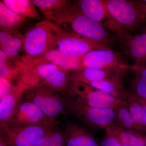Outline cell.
<instances>
[{"instance_id":"6da1fadb","label":"cell","mask_w":146,"mask_h":146,"mask_svg":"<svg viewBox=\"0 0 146 146\" xmlns=\"http://www.w3.org/2000/svg\"><path fill=\"white\" fill-rule=\"evenodd\" d=\"M42 13L45 20L52 21L64 28L106 48L112 49L118 44L114 35L102 25L85 16L76 1H69L57 10Z\"/></svg>"},{"instance_id":"7a4b0ae2","label":"cell","mask_w":146,"mask_h":146,"mask_svg":"<svg viewBox=\"0 0 146 146\" xmlns=\"http://www.w3.org/2000/svg\"><path fill=\"white\" fill-rule=\"evenodd\" d=\"M23 98L33 103L45 115L53 121L69 114V104L66 96L43 85L26 89Z\"/></svg>"},{"instance_id":"3957f363","label":"cell","mask_w":146,"mask_h":146,"mask_svg":"<svg viewBox=\"0 0 146 146\" xmlns=\"http://www.w3.org/2000/svg\"><path fill=\"white\" fill-rule=\"evenodd\" d=\"M108 15L116 23L131 33L142 32L146 19L134 1L102 0Z\"/></svg>"},{"instance_id":"277c9868","label":"cell","mask_w":146,"mask_h":146,"mask_svg":"<svg viewBox=\"0 0 146 146\" xmlns=\"http://www.w3.org/2000/svg\"><path fill=\"white\" fill-rule=\"evenodd\" d=\"M23 50L26 55L36 56L57 49L54 30L47 20L38 22L24 34Z\"/></svg>"},{"instance_id":"5b68a950","label":"cell","mask_w":146,"mask_h":146,"mask_svg":"<svg viewBox=\"0 0 146 146\" xmlns=\"http://www.w3.org/2000/svg\"><path fill=\"white\" fill-rule=\"evenodd\" d=\"M81 104L96 108L116 110L127 104L103 91L90 85L78 82H71L67 96Z\"/></svg>"},{"instance_id":"8992f818","label":"cell","mask_w":146,"mask_h":146,"mask_svg":"<svg viewBox=\"0 0 146 146\" xmlns=\"http://www.w3.org/2000/svg\"><path fill=\"white\" fill-rule=\"evenodd\" d=\"M58 123L13 125L1 129V136L8 146H37L41 139Z\"/></svg>"},{"instance_id":"52a82bcc","label":"cell","mask_w":146,"mask_h":146,"mask_svg":"<svg viewBox=\"0 0 146 146\" xmlns=\"http://www.w3.org/2000/svg\"><path fill=\"white\" fill-rule=\"evenodd\" d=\"M48 21L56 35L57 49L64 53L78 57L92 50L109 48Z\"/></svg>"},{"instance_id":"ba28073f","label":"cell","mask_w":146,"mask_h":146,"mask_svg":"<svg viewBox=\"0 0 146 146\" xmlns=\"http://www.w3.org/2000/svg\"><path fill=\"white\" fill-rule=\"evenodd\" d=\"M109 31L116 37L123 52L133 60V65L146 67V32L133 34L117 24L112 25Z\"/></svg>"},{"instance_id":"9c48e42d","label":"cell","mask_w":146,"mask_h":146,"mask_svg":"<svg viewBox=\"0 0 146 146\" xmlns=\"http://www.w3.org/2000/svg\"><path fill=\"white\" fill-rule=\"evenodd\" d=\"M66 97L69 104V114L92 129H106L115 124V110L90 107Z\"/></svg>"},{"instance_id":"30bf717a","label":"cell","mask_w":146,"mask_h":146,"mask_svg":"<svg viewBox=\"0 0 146 146\" xmlns=\"http://www.w3.org/2000/svg\"><path fill=\"white\" fill-rule=\"evenodd\" d=\"M82 68L117 69L129 65L119 52L112 48L92 50L81 56Z\"/></svg>"},{"instance_id":"8fae6325","label":"cell","mask_w":146,"mask_h":146,"mask_svg":"<svg viewBox=\"0 0 146 146\" xmlns=\"http://www.w3.org/2000/svg\"><path fill=\"white\" fill-rule=\"evenodd\" d=\"M18 79L27 88L41 84L60 67L49 63H33L21 60L16 64Z\"/></svg>"},{"instance_id":"7c38bea8","label":"cell","mask_w":146,"mask_h":146,"mask_svg":"<svg viewBox=\"0 0 146 146\" xmlns=\"http://www.w3.org/2000/svg\"><path fill=\"white\" fill-rule=\"evenodd\" d=\"M129 65L108 70L83 68L77 70L70 71V79L71 82L85 84L104 80H125Z\"/></svg>"},{"instance_id":"4fadbf2b","label":"cell","mask_w":146,"mask_h":146,"mask_svg":"<svg viewBox=\"0 0 146 146\" xmlns=\"http://www.w3.org/2000/svg\"><path fill=\"white\" fill-rule=\"evenodd\" d=\"M58 122L59 121H53L47 117L33 103L23 98L16 107L12 117L7 125H24L44 123Z\"/></svg>"},{"instance_id":"5bb4252c","label":"cell","mask_w":146,"mask_h":146,"mask_svg":"<svg viewBox=\"0 0 146 146\" xmlns=\"http://www.w3.org/2000/svg\"><path fill=\"white\" fill-rule=\"evenodd\" d=\"M81 57L72 56L55 49L41 55H26L25 58L27 61L31 63H50L66 70L73 71L82 69Z\"/></svg>"},{"instance_id":"9a60e30c","label":"cell","mask_w":146,"mask_h":146,"mask_svg":"<svg viewBox=\"0 0 146 146\" xmlns=\"http://www.w3.org/2000/svg\"><path fill=\"white\" fill-rule=\"evenodd\" d=\"M27 87L18 82L13 90L0 98V126L1 129L8 124L16 107L23 99Z\"/></svg>"},{"instance_id":"2e32d148","label":"cell","mask_w":146,"mask_h":146,"mask_svg":"<svg viewBox=\"0 0 146 146\" xmlns=\"http://www.w3.org/2000/svg\"><path fill=\"white\" fill-rule=\"evenodd\" d=\"M66 146H100L95 136L78 124L66 122L64 128Z\"/></svg>"},{"instance_id":"e0dca14e","label":"cell","mask_w":146,"mask_h":146,"mask_svg":"<svg viewBox=\"0 0 146 146\" xmlns=\"http://www.w3.org/2000/svg\"><path fill=\"white\" fill-rule=\"evenodd\" d=\"M24 34L1 29V50L16 64L21 60L20 52L23 46Z\"/></svg>"},{"instance_id":"ac0fdd59","label":"cell","mask_w":146,"mask_h":146,"mask_svg":"<svg viewBox=\"0 0 146 146\" xmlns=\"http://www.w3.org/2000/svg\"><path fill=\"white\" fill-rule=\"evenodd\" d=\"M129 78L126 83L127 92L142 99L146 100V67L135 65L128 66L127 72Z\"/></svg>"},{"instance_id":"d6986e66","label":"cell","mask_w":146,"mask_h":146,"mask_svg":"<svg viewBox=\"0 0 146 146\" xmlns=\"http://www.w3.org/2000/svg\"><path fill=\"white\" fill-rule=\"evenodd\" d=\"M31 20L21 17L9 9L0 1V27L12 33H21V30L26 27Z\"/></svg>"},{"instance_id":"ffe728a7","label":"cell","mask_w":146,"mask_h":146,"mask_svg":"<svg viewBox=\"0 0 146 146\" xmlns=\"http://www.w3.org/2000/svg\"><path fill=\"white\" fill-rule=\"evenodd\" d=\"M76 1L85 16L103 25L108 14L102 0H79Z\"/></svg>"},{"instance_id":"44dd1931","label":"cell","mask_w":146,"mask_h":146,"mask_svg":"<svg viewBox=\"0 0 146 146\" xmlns=\"http://www.w3.org/2000/svg\"><path fill=\"white\" fill-rule=\"evenodd\" d=\"M70 72L59 68L47 77L39 85L46 86L66 96L71 82Z\"/></svg>"},{"instance_id":"7402d4cb","label":"cell","mask_w":146,"mask_h":146,"mask_svg":"<svg viewBox=\"0 0 146 146\" xmlns=\"http://www.w3.org/2000/svg\"><path fill=\"white\" fill-rule=\"evenodd\" d=\"M9 9L21 17L29 20L42 21L37 8L31 0H2Z\"/></svg>"},{"instance_id":"603a6c76","label":"cell","mask_w":146,"mask_h":146,"mask_svg":"<svg viewBox=\"0 0 146 146\" xmlns=\"http://www.w3.org/2000/svg\"><path fill=\"white\" fill-rule=\"evenodd\" d=\"M86 84L110 94L119 100L127 102L128 92L124 80H101Z\"/></svg>"},{"instance_id":"cb8c5ba5","label":"cell","mask_w":146,"mask_h":146,"mask_svg":"<svg viewBox=\"0 0 146 146\" xmlns=\"http://www.w3.org/2000/svg\"><path fill=\"white\" fill-rule=\"evenodd\" d=\"M105 130L106 132L116 136L121 146H145V137L136 131L125 130L115 124L106 127Z\"/></svg>"},{"instance_id":"d4e9b609","label":"cell","mask_w":146,"mask_h":146,"mask_svg":"<svg viewBox=\"0 0 146 146\" xmlns=\"http://www.w3.org/2000/svg\"><path fill=\"white\" fill-rule=\"evenodd\" d=\"M127 102L129 110L135 123L136 132L146 133L143 108L140 98L128 92Z\"/></svg>"},{"instance_id":"484cf974","label":"cell","mask_w":146,"mask_h":146,"mask_svg":"<svg viewBox=\"0 0 146 146\" xmlns=\"http://www.w3.org/2000/svg\"><path fill=\"white\" fill-rule=\"evenodd\" d=\"M54 125L41 139L37 146H66V137L64 128Z\"/></svg>"},{"instance_id":"4316f807","label":"cell","mask_w":146,"mask_h":146,"mask_svg":"<svg viewBox=\"0 0 146 146\" xmlns=\"http://www.w3.org/2000/svg\"><path fill=\"white\" fill-rule=\"evenodd\" d=\"M115 111V124L123 129L136 131V126L127 104L118 108Z\"/></svg>"},{"instance_id":"83f0119b","label":"cell","mask_w":146,"mask_h":146,"mask_svg":"<svg viewBox=\"0 0 146 146\" xmlns=\"http://www.w3.org/2000/svg\"><path fill=\"white\" fill-rule=\"evenodd\" d=\"M11 59L0 50V76L3 77L11 82L18 79V69L16 65H13Z\"/></svg>"},{"instance_id":"f1b7e54d","label":"cell","mask_w":146,"mask_h":146,"mask_svg":"<svg viewBox=\"0 0 146 146\" xmlns=\"http://www.w3.org/2000/svg\"><path fill=\"white\" fill-rule=\"evenodd\" d=\"M31 2L42 13L52 12L68 2V0H32Z\"/></svg>"},{"instance_id":"f546056e","label":"cell","mask_w":146,"mask_h":146,"mask_svg":"<svg viewBox=\"0 0 146 146\" xmlns=\"http://www.w3.org/2000/svg\"><path fill=\"white\" fill-rule=\"evenodd\" d=\"M15 86L6 78L0 76V98L9 94Z\"/></svg>"},{"instance_id":"4dcf8cb0","label":"cell","mask_w":146,"mask_h":146,"mask_svg":"<svg viewBox=\"0 0 146 146\" xmlns=\"http://www.w3.org/2000/svg\"><path fill=\"white\" fill-rule=\"evenodd\" d=\"M100 146H121L119 141L116 136L106 132V136L100 143Z\"/></svg>"},{"instance_id":"1f68e13d","label":"cell","mask_w":146,"mask_h":146,"mask_svg":"<svg viewBox=\"0 0 146 146\" xmlns=\"http://www.w3.org/2000/svg\"><path fill=\"white\" fill-rule=\"evenodd\" d=\"M146 19V3L143 1H133Z\"/></svg>"},{"instance_id":"d6a6232c","label":"cell","mask_w":146,"mask_h":146,"mask_svg":"<svg viewBox=\"0 0 146 146\" xmlns=\"http://www.w3.org/2000/svg\"><path fill=\"white\" fill-rule=\"evenodd\" d=\"M140 100L143 108L144 120H145V124L146 126V100L140 98Z\"/></svg>"},{"instance_id":"836d02e7","label":"cell","mask_w":146,"mask_h":146,"mask_svg":"<svg viewBox=\"0 0 146 146\" xmlns=\"http://www.w3.org/2000/svg\"><path fill=\"white\" fill-rule=\"evenodd\" d=\"M145 137V146H146V136H144Z\"/></svg>"},{"instance_id":"e575fe53","label":"cell","mask_w":146,"mask_h":146,"mask_svg":"<svg viewBox=\"0 0 146 146\" xmlns=\"http://www.w3.org/2000/svg\"><path fill=\"white\" fill-rule=\"evenodd\" d=\"M143 32H146V28L143 31Z\"/></svg>"},{"instance_id":"d590c367","label":"cell","mask_w":146,"mask_h":146,"mask_svg":"<svg viewBox=\"0 0 146 146\" xmlns=\"http://www.w3.org/2000/svg\"><path fill=\"white\" fill-rule=\"evenodd\" d=\"M144 2H145L146 3V0H145V1H143Z\"/></svg>"}]
</instances>
